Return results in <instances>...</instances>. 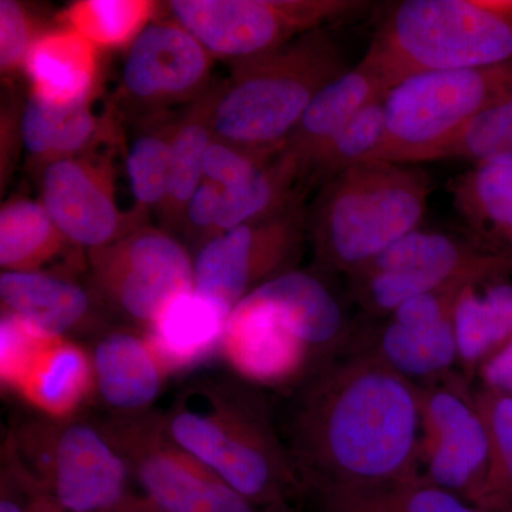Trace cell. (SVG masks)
<instances>
[{
  "mask_svg": "<svg viewBox=\"0 0 512 512\" xmlns=\"http://www.w3.org/2000/svg\"><path fill=\"white\" fill-rule=\"evenodd\" d=\"M420 434L421 386L359 350L296 389L284 440L311 490L379 488L420 476Z\"/></svg>",
  "mask_w": 512,
  "mask_h": 512,
  "instance_id": "6da1fadb",
  "label": "cell"
},
{
  "mask_svg": "<svg viewBox=\"0 0 512 512\" xmlns=\"http://www.w3.org/2000/svg\"><path fill=\"white\" fill-rule=\"evenodd\" d=\"M160 417L174 443L255 504L279 507L302 487L268 403L238 377L191 380Z\"/></svg>",
  "mask_w": 512,
  "mask_h": 512,
  "instance_id": "7a4b0ae2",
  "label": "cell"
},
{
  "mask_svg": "<svg viewBox=\"0 0 512 512\" xmlns=\"http://www.w3.org/2000/svg\"><path fill=\"white\" fill-rule=\"evenodd\" d=\"M433 183L417 164L360 161L320 185L308 237L320 271L348 276L421 228Z\"/></svg>",
  "mask_w": 512,
  "mask_h": 512,
  "instance_id": "3957f363",
  "label": "cell"
},
{
  "mask_svg": "<svg viewBox=\"0 0 512 512\" xmlns=\"http://www.w3.org/2000/svg\"><path fill=\"white\" fill-rule=\"evenodd\" d=\"M348 69L329 28L232 63L215 109V138L248 150H279L320 90Z\"/></svg>",
  "mask_w": 512,
  "mask_h": 512,
  "instance_id": "277c9868",
  "label": "cell"
},
{
  "mask_svg": "<svg viewBox=\"0 0 512 512\" xmlns=\"http://www.w3.org/2000/svg\"><path fill=\"white\" fill-rule=\"evenodd\" d=\"M366 55L382 67L393 86L416 73L511 62L512 0L394 3Z\"/></svg>",
  "mask_w": 512,
  "mask_h": 512,
  "instance_id": "5b68a950",
  "label": "cell"
},
{
  "mask_svg": "<svg viewBox=\"0 0 512 512\" xmlns=\"http://www.w3.org/2000/svg\"><path fill=\"white\" fill-rule=\"evenodd\" d=\"M3 457L64 512H107L126 500L130 467L103 424L33 417L10 431Z\"/></svg>",
  "mask_w": 512,
  "mask_h": 512,
  "instance_id": "8992f818",
  "label": "cell"
},
{
  "mask_svg": "<svg viewBox=\"0 0 512 512\" xmlns=\"http://www.w3.org/2000/svg\"><path fill=\"white\" fill-rule=\"evenodd\" d=\"M511 94L512 60L480 69L412 74L384 94L386 137L373 158L423 164L434 148Z\"/></svg>",
  "mask_w": 512,
  "mask_h": 512,
  "instance_id": "52a82bcc",
  "label": "cell"
},
{
  "mask_svg": "<svg viewBox=\"0 0 512 512\" xmlns=\"http://www.w3.org/2000/svg\"><path fill=\"white\" fill-rule=\"evenodd\" d=\"M512 276V265L466 234L419 228L345 276L350 301L366 318L386 319L403 303L448 286Z\"/></svg>",
  "mask_w": 512,
  "mask_h": 512,
  "instance_id": "ba28073f",
  "label": "cell"
},
{
  "mask_svg": "<svg viewBox=\"0 0 512 512\" xmlns=\"http://www.w3.org/2000/svg\"><path fill=\"white\" fill-rule=\"evenodd\" d=\"M362 0H173L168 9L214 59L265 55L312 30L356 18Z\"/></svg>",
  "mask_w": 512,
  "mask_h": 512,
  "instance_id": "9c48e42d",
  "label": "cell"
},
{
  "mask_svg": "<svg viewBox=\"0 0 512 512\" xmlns=\"http://www.w3.org/2000/svg\"><path fill=\"white\" fill-rule=\"evenodd\" d=\"M104 429L158 512H271L221 480L168 436L160 414L113 416Z\"/></svg>",
  "mask_w": 512,
  "mask_h": 512,
  "instance_id": "30bf717a",
  "label": "cell"
},
{
  "mask_svg": "<svg viewBox=\"0 0 512 512\" xmlns=\"http://www.w3.org/2000/svg\"><path fill=\"white\" fill-rule=\"evenodd\" d=\"M87 254L94 295L138 329H147L175 296L194 289V258L164 228L141 225Z\"/></svg>",
  "mask_w": 512,
  "mask_h": 512,
  "instance_id": "8fae6325",
  "label": "cell"
},
{
  "mask_svg": "<svg viewBox=\"0 0 512 512\" xmlns=\"http://www.w3.org/2000/svg\"><path fill=\"white\" fill-rule=\"evenodd\" d=\"M308 237L303 200L208 239L194 256V289L231 313L245 296L298 268Z\"/></svg>",
  "mask_w": 512,
  "mask_h": 512,
  "instance_id": "7c38bea8",
  "label": "cell"
},
{
  "mask_svg": "<svg viewBox=\"0 0 512 512\" xmlns=\"http://www.w3.org/2000/svg\"><path fill=\"white\" fill-rule=\"evenodd\" d=\"M460 372L421 386L420 477L473 504L490 464L474 387Z\"/></svg>",
  "mask_w": 512,
  "mask_h": 512,
  "instance_id": "4fadbf2b",
  "label": "cell"
},
{
  "mask_svg": "<svg viewBox=\"0 0 512 512\" xmlns=\"http://www.w3.org/2000/svg\"><path fill=\"white\" fill-rule=\"evenodd\" d=\"M40 202L67 241L87 252L141 227L117 207L110 164L86 154L43 167Z\"/></svg>",
  "mask_w": 512,
  "mask_h": 512,
  "instance_id": "5bb4252c",
  "label": "cell"
},
{
  "mask_svg": "<svg viewBox=\"0 0 512 512\" xmlns=\"http://www.w3.org/2000/svg\"><path fill=\"white\" fill-rule=\"evenodd\" d=\"M212 59L175 20L150 23L128 50L121 90L127 101L153 116L200 97L211 86Z\"/></svg>",
  "mask_w": 512,
  "mask_h": 512,
  "instance_id": "9a60e30c",
  "label": "cell"
},
{
  "mask_svg": "<svg viewBox=\"0 0 512 512\" xmlns=\"http://www.w3.org/2000/svg\"><path fill=\"white\" fill-rule=\"evenodd\" d=\"M221 356L235 377L256 389H298L320 370L281 316L255 293L229 313Z\"/></svg>",
  "mask_w": 512,
  "mask_h": 512,
  "instance_id": "2e32d148",
  "label": "cell"
},
{
  "mask_svg": "<svg viewBox=\"0 0 512 512\" xmlns=\"http://www.w3.org/2000/svg\"><path fill=\"white\" fill-rule=\"evenodd\" d=\"M454 303L440 292L426 293L394 309L363 346L410 382L427 386L458 369Z\"/></svg>",
  "mask_w": 512,
  "mask_h": 512,
  "instance_id": "e0dca14e",
  "label": "cell"
},
{
  "mask_svg": "<svg viewBox=\"0 0 512 512\" xmlns=\"http://www.w3.org/2000/svg\"><path fill=\"white\" fill-rule=\"evenodd\" d=\"M252 293L275 309L320 369L339 359L352 336V320L325 272L292 269Z\"/></svg>",
  "mask_w": 512,
  "mask_h": 512,
  "instance_id": "ac0fdd59",
  "label": "cell"
},
{
  "mask_svg": "<svg viewBox=\"0 0 512 512\" xmlns=\"http://www.w3.org/2000/svg\"><path fill=\"white\" fill-rule=\"evenodd\" d=\"M5 389L37 416L74 419L94 396L92 353L73 339L42 336Z\"/></svg>",
  "mask_w": 512,
  "mask_h": 512,
  "instance_id": "d6986e66",
  "label": "cell"
},
{
  "mask_svg": "<svg viewBox=\"0 0 512 512\" xmlns=\"http://www.w3.org/2000/svg\"><path fill=\"white\" fill-rule=\"evenodd\" d=\"M90 353L94 396L113 416L151 412L170 375L143 329H109L97 338Z\"/></svg>",
  "mask_w": 512,
  "mask_h": 512,
  "instance_id": "ffe728a7",
  "label": "cell"
},
{
  "mask_svg": "<svg viewBox=\"0 0 512 512\" xmlns=\"http://www.w3.org/2000/svg\"><path fill=\"white\" fill-rule=\"evenodd\" d=\"M0 301L3 313L57 338L96 325L97 296L56 272H2Z\"/></svg>",
  "mask_w": 512,
  "mask_h": 512,
  "instance_id": "44dd1931",
  "label": "cell"
},
{
  "mask_svg": "<svg viewBox=\"0 0 512 512\" xmlns=\"http://www.w3.org/2000/svg\"><path fill=\"white\" fill-rule=\"evenodd\" d=\"M393 86L382 67L369 55L326 84L312 100L284 148L298 158L303 177L313 157L370 104Z\"/></svg>",
  "mask_w": 512,
  "mask_h": 512,
  "instance_id": "7402d4cb",
  "label": "cell"
},
{
  "mask_svg": "<svg viewBox=\"0 0 512 512\" xmlns=\"http://www.w3.org/2000/svg\"><path fill=\"white\" fill-rule=\"evenodd\" d=\"M463 232L478 248L512 265V163H477L448 181Z\"/></svg>",
  "mask_w": 512,
  "mask_h": 512,
  "instance_id": "603a6c76",
  "label": "cell"
},
{
  "mask_svg": "<svg viewBox=\"0 0 512 512\" xmlns=\"http://www.w3.org/2000/svg\"><path fill=\"white\" fill-rule=\"evenodd\" d=\"M228 318L220 305L192 289L171 299L144 332L171 376L221 355Z\"/></svg>",
  "mask_w": 512,
  "mask_h": 512,
  "instance_id": "cb8c5ba5",
  "label": "cell"
},
{
  "mask_svg": "<svg viewBox=\"0 0 512 512\" xmlns=\"http://www.w3.org/2000/svg\"><path fill=\"white\" fill-rule=\"evenodd\" d=\"M30 94L55 104L92 100L99 77V49L62 26L40 33L25 63Z\"/></svg>",
  "mask_w": 512,
  "mask_h": 512,
  "instance_id": "d4e9b609",
  "label": "cell"
},
{
  "mask_svg": "<svg viewBox=\"0 0 512 512\" xmlns=\"http://www.w3.org/2000/svg\"><path fill=\"white\" fill-rule=\"evenodd\" d=\"M512 276L471 282L458 296L453 325L458 372L470 382L512 339Z\"/></svg>",
  "mask_w": 512,
  "mask_h": 512,
  "instance_id": "484cf974",
  "label": "cell"
},
{
  "mask_svg": "<svg viewBox=\"0 0 512 512\" xmlns=\"http://www.w3.org/2000/svg\"><path fill=\"white\" fill-rule=\"evenodd\" d=\"M222 84H211L177 117L171 141L167 197L157 211L167 231L181 229L185 208L204 181V158L215 140L214 116Z\"/></svg>",
  "mask_w": 512,
  "mask_h": 512,
  "instance_id": "4316f807",
  "label": "cell"
},
{
  "mask_svg": "<svg viewBox=\"0 0 512 512\" xmlns=\"http://www.w3.org/2000/svg\"><path fill=\"white\" fill-rule=\"evenodd\" d=\"M92 100L55 104L30 94L20 119V137L40 164L82 156L100 134Z\"/></svg>",
  "mask_w": 512,
  "mask_h": 512,
  "instance_id": "83f0119b",
  "label": "cell"
},
{
  "mask_svg": "<svg viewBox=\"0 0 512 512\" xmlns=\"http://www.w3.org/2000/svg\"><path fill=\"white\" fill-rule=\"evenodd\" d=\"M70 245L73 244L56 227L42 202L18 198L2 205V272H45V266L63 255Z\"/></svg>",
  "mask_w": 512,
  "mask_h": 512,
  "instance_id": "f1b7e54d",
  "label": "cell"
},
{
  "mask_svg": "<svg viewBox=\"0 0 512 512\" xmlns=\"http://www.w3.org/2000/svg\"><path fill=\"white\" fill-rule=\"evenodd\" d=\"M138 131L127 154V174L133 192V217L138 225L150 210L158 211L167 197L170 181L171 141L177 119L167 113L150 116Z\"/></svg>",
  "mask_w": 512,
  "mask_h": 512,
  "instance_id": "f546056e",
  "label": "cell"
},
{
  "mask_svg": "<svg viewBox=\"0 0 512 512\" xmlns=\"http://www.w3.org/2000/svg\"><path fill=\"white\" fill-rule=\"evenodd\" d=\"M157 5L151 0H82L64 10L60 20L97 49H113L133 45L150 25Z\"/></svg>",
  "mask_w": 512,
  "mask_h": 512,
  "instance_id": "4dcf8cb0",
  "label": "cell"
},
{
  "mask_svg": "<svg viewBox=\"0 0 512 512\" xmlns=\"http://www.w3.org/2000/svg\"><path fill=\"white\" fill-rule=\"evenodd\" d=\"M490 437V464L474 507L483 512H512V399L474 389Z\"/></svg>",
  "mask_w": 512,
  "mask_h": 512,
  "instance_id": "1f68e13d",
  "label": "cell"
},
{
  "mask_svg": "<svg viewBox=\"0 0 512 512\" xmlns=\"http://www.w3.org/2000/svg\"><path fill=\"white\" fill-rule=\"evenodd\" d=\"M383 97L360 111L313 157L306 174L308 190L376 156L386 137Z\"/></svg>",
  "mask_w": 512,
  "mask_h": 512,
  "instance_id": "d6a6232c",
  "label": "cell"
},
{
  "mask_svg": "<svg viewBox=\"0 0 512 512\" xmlns=\"http://www.w3.org/2000/svg\"><path fill=\"white\" fill-rule=\"evenodd\" d=\"M439 160L512 163V94L434 148L423 163Z\"/></svg>",
  "mask_w": 512,
  "mask_h": 512,
  "instance_id": "836d02e7",
  "label": "cell"
},
{
  "mask_svg": "<svg viewBox=\"0 0 512 512\" xmlns=\"http://www.w3.org/2000/svg\"><path fill=\"white\" fill-rule=\"evenodd\" d=\"M276 151L248 150L215 138L205 154L204 180L217 184L225 194L241 190Z\"/></svg>",
  "mask_w": 512,
  "mask_h": 512,
  "instance_id": "e575fe53",
  "label": "cell"
},
{
  "mask_svg": "<svg viewBox=\"0 0 512 512\" xmlns=\"http://www.w3.org/2000/svg\"><path fill=\"white\" fill-rule=\"evenodd\" d=\"M39 35L26 6L16 0L0 2V70L3 76L25 69L30 49Z\"/></svg>",
  "mask_w": 512,
  "mask_h": 512,
  "instance_id": "d590c367",
  "label": "cell"
},
{
  "mask_svg": "<svg viewBox=\"0 0 512 512\" xmlns=\"http://www.w3.org/2000/svg\"><path fill=\"white\" fill-rule=\"evenodd\" d=\"M384 488L402 512H483L420 476Z\"/></svg>",
  "mask_w": 512,
  "mask_h": 512,
  "instance_id": "8d00e7d4",
  "label": "cell"
},
{
  "mask_svg": "<svg viewBox=\"0 0 512 512\" xmlns=\"http://www.w3.org/2000/svg\"><path fill=\"white\" fill-rule=\"evenodd\" d=\"M312 491L320 512H402L384 487H319Z\"/></svg>",
  "mask_w": 512,
  "mask_h": 512,
  "instance_id": "74e56055",
  "label": "cell"
},
{
  "mask_svg": "<svg viewBox=\"0 0 512 512\" xmlns=\"http://www.w3.org/2000/svg\"><path fill=\"white\" fill-rule=\"evenodd\" d=\"M224 191L211 181H202L197 191L192 194L185 208L181 229L191 241L201 247L204 242L214 237L218 217H220Z\"/></svg>",
  "mask_w": 512,
  "mask_h": 512,
  "instance_id": "f35d334b",
  "label": "cell"
},
{
  "mask_svg": "<svg viewBox=\"0 0 512 512\" xmlns=\"http://www.w3.org/2000/svg\"><path fill=\"white\" fill-rule=\"evenodd\" d=\"M478 387L512 399V339L478 369Z\"/></svg>",
  "mask_w": 512,
  "mask_h": 512,
  "instance_id": "ab89813d",
  "label": "cell"
},
{
  "mask_svg": "<svg viewBox=\"0 0 512 512\" xmlns=\"http://www.w3.org/2000/svg\"><path fill=\"white\" fill-rule=\"evenodd\" d=\"M19 480L18 474H16L15 468L10 466L8 461L3 460V473H2V500H0V512H36L37 504L36 501L32 507H25L22 500H20Z\"/></svg>",
  "mask_w": 512,
  "mask_h": 512,
  "instance_id": "60d3db41",
  "label": "cell"
},
{
  "mask_svg": "<svg viewBox=\"0 0 512 512\" xmlns=\"http://www.w3.org/2000/svg\"><path fill=\"white\" fill-rule=\"evenodd\" d=\"M36 512H64L60 510L59 507H57L56 504H53L52 501L49 500V498L45 497L43 495L42 498H40L39 504H37V510Z\"/></svg>",
  "mask_w": 512,
  "mask_h": 512,
  "instance_id": "b9f144b4",
  "label": "cell"
}]
</instances>
